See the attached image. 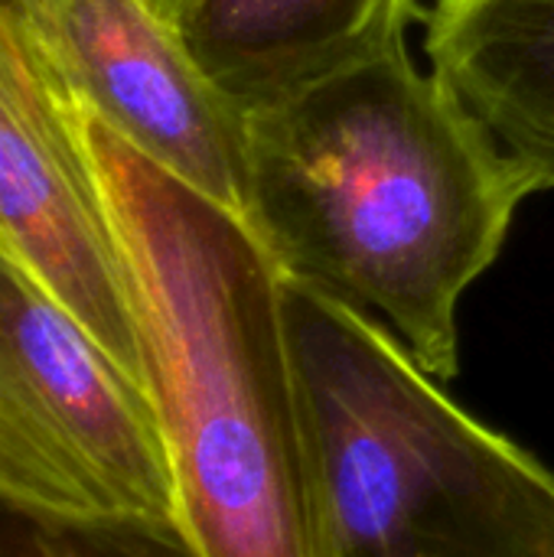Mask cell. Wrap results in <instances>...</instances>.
<instances>
[{
	"label": "cell",
	"instance_id": "6da1fadb",
	"mask_svg": "<svg viewBox=\"0 0 554 557\" xmlns=\"http://www.w3.org/2000/svg\"><path fill=\"white\" fill-rule=\"evenodd\" d=\"M532 196L493 134L398 42L248 111L245 222L284 274L460 372L457 310Z\"/></svg>",
	"mask_w": 554,
	"mask_h": 557
},
{
	"label": "cell",
	"instance_id": "7a4b0ae2",
	"mask_svg": "<svg viewBox=\"0 0 554 557\" xmlns=\"http://www.w3.org/2000/svg\"><path fill=\"white\" fill-rule=\"evenodd\" d=\"M176 516L206 557H320L284 274L251 225L85 111Z\"/></svg>",
	"mask_w": 554,
	"mask_h": 557
},
{
	"label": "cell",
	"instance_id": "3957f363",
	"mask_svg": "<svg viewBox=\"0 0 554 557\" xmlns=\"http://www.w3.org/2000/svg\"><path fill=\"white\" fill-rule=\"evenodd\" d=\"M320 557H554V473L385 330L284 281Z\"/></svg>",
	"mask_w": 554,
	"mask_h": 557
},
{
	"label": "cell",
	"instance_id": "277c9868",
	"mask_svg": "<svg viewBox=\"0 0 554 557\" xmlns=\"http://www.w3.org/2000/svg\"><path fill=\"white\" fill-rule=\"evenodd\" d=\"M0 499L176 516L144 385L0 248Z\"/></svg>",
	"mask_w": 554,
	"mask_h": 557
},
{
	"label": "cell",
	"instance_id": "5b68a950",
	"mask_svg": "<svg viewBox=\"0 0 554 557\" xmlns=\"http://www.w3.org/2000/svg\"><path fill=\"white\" fill-rule=\"evenodd\" d=\"M0 248L137 382L124 258L69 88L29 0H0Z\"/></svg>",
	"mask_w": 554,
	"mask_h": 557
},
{
	"label": "cell",
	"instance_id": "8992f818",
	"mask_svg": "<svg viewBox=\"0 0 554 557\" xmlns=\"http://www.w3.org/2000/svg\"><path fill=\"white\" fill-rule=\"evenodd\" d=\"M82 108L153 166L245 219L248 111L147 0H29Z\"/></svg>",
	"mask_w": 554,
	"mask_h": 557
},
{
	"label": "cell",
	"instance_id": "52a82bcc",
	"mask_svg": "<svg viewBox=\"0 0 554 557\" xmlns=\"http://www.w3.org/2000/svg\"><path fill=\"white\" fill-rule=\"evenodd\" d=\"M415 0H183L173 16L206 75L255 111L405 42Z\"/></svg>",
	"mask_w": 554,
	"mask_h": 557
},
{
	"label": "cell",
	"instance_id": "ba28073f",
	"mask_svg": "<svg viewBox=\"0 0 554 557\" xmlns=\"http://www.w3.org/2000/svg\"><path fill=\"white\" fill-rule=\"evenodd\" d=\"M421 20L431 72L532 193L554 189V0H434Z\"/></svg>",
	"mask_w": 554,
	"mask_h": 557
},
{
	"label": "cell",
	"instance_id": "9c48e42d",
	"mask_svg": "<svg viewBox=\"0 0 554 557\" xmlns=\"http://www.w3.org/2000/svg\"><path fill=\"white\" fill-rule=\"evenodd\" d=\"M0 557H206L180 516L49 512L0 499Z\"/></svg>",
	"mask_w": 554,
	"mask_h": 557
},
{
	"label": "cell",
	"instance_id": "30bf717a",
	"mask_svg": "<svg viewBox=\"0 0 554 557\" xmlns=\"http://www.w3.org/2000/svg\"><path fill=\"white\" fill-rule=\"evenodd\" d=\"M147 3H150V7H153V10H157L160 16H167L170 23H173V16H176V10L183 7V0H147Z\"/></svg>",
	"mask_w": 554,
	"mask_h": 557
}]
</instances>
